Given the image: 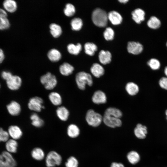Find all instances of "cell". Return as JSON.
I'll list each match as a JSON object with an SVG mask.
<instances>
[{"mask_svg": "<svg viewBox=\"0 0 167 167\" xmlns=\"http://www.w3.org/2000/svg\"><path fill=\"white\" fill-rule=\"evenodd\" d=\"M92 19L96 25L101 27H105L107 24L108 14L105 11L97 8L93 11Z\"/></svg>", "mask_w": 167, "mask_h": 167, "instance_id": "obj_1", "label": "cell"}, {"mask_svg": "<svg viewBox=\"0 0 167 167\" xmlns=\"http://www.w3.org/2000/svg\"><path fill=\"white\" fill-rule=\"evenodd\" d=\"M75 81L78 88L81 90L85 89L86 85L91 86L93 83L91 75L84 71L79 72L76 74Z\"/></svg>", "mask_w": 167, "mask_h": 167, "instance_id": "obj_2", "label": "cell"}, {"mask_svg": "<svg viewBox=\"0 0 167 167\" xmlns=\"http://www.w3.org/2000/svg\"><path fill=\"white\" fill-rule=\"evenodd\" d=\"M45 164L47 167H55L60 165L62 158L61 155L55 151H49L46 155Z\"/></svg>", "mask_w": 167, "mask_h": 167, "instance_id": "obj_3", "label": "cell"}, {"mask_svg": "<svg viewBox=\"0 0 167 167\" xmlns=\"http://www.w3.org/2000/svg\"><path fill=\"white\" fill-rule=\"evenodd\" d=\"M103 118L100 114L95 112L92 109H90L87 112L85 118L89 125L96 127L101 124L103 121Z\"/></svg>", "mask_w": 167, "mask_h": 167, "instance_id": "obj_4", "label": "cell"}, {"mask_svg": "<svg viewBox=\"0 0 167 167\" xmlns=\"http://www.w3.org/2000/svg\"><path fill=\"white\" fill-rule=\"evenodd\" d=\"M40 81L47 90H50L54 88L57 84L56 76L49 72L42 76L40 78Z\"/></svg>", "mask_w": 167, "mask_h": 167, "instance_id": "obj_5", "label": "cell"}, {"mask_svg": "<svg viewBox=\"0 0 167 167\" xmlns=\"http://www.w3.org/2000/svg\"><path fill=\"white\" fill-rule=\"evenodd\" d=\"M17 162L11 154L4 151L0 154V167H16Z\"/></svg>", "mask_w": 167, "mask_h": 167, "instance_id": "obj_6", "label": "cell"}, {"mask_svg": "<svg viewBox=\"0 0 167 167\" xmlns=\"http://www.w3.org/2000/svg\"><path fill=\"white\" fill-rule=\"evenodd\" d=\"M43 101L42 98L38 96H35L30 99L28 104L29 109L35 111L40 112L44 108L43 105Z\"/></svg>", "mask_w": 167, "mask_h": 167, "instance_id": "obj_7", "label": "cell"}, {"mask_svg": "<svg viewBox=\"0 0 167 167\" xmlns=\"http://www.w3.org/2000/svg\"><path fill=\"white\" fill-rule=\"evenodd\" d=\"M103 121L106 125L112 128L120 127L122 124L120 118L105 114L103 118Z\"/></svg>", "mask_w": 167, "mask_h": 167, "instance_id": "obj_8", "label": "cell"}, {"mask_svg": "<svg viewBox=\"0 0 167 167\" xmlns=\"http://www.w3.org/2000/svg\"><path fill=\"white\" fill-rule=\"evenodd\" d=\"M22 82V79L20 77L17 75H13L9 79L6 81V84L10 89L16 90L20 87Z\"/></svg>", "mask_w": 167, "mask_h": 167, "instance_id": "obj_9", "label": "cell"}, {"mask_svg": "<svg viewBox=\"0 0 167 167\" xmlns=\"http://www.w3.org/2000/svg\"><path fill=\"white\" fill-rule=\"evenodd\" d=\"M127 49L129 53L137 55L142 52L143 50V46L139 42L130 41L128 43Z\"/></svg>", "mask_w": 167, "mask_h": 167, "instance_id": "obj_10", "label": "cell"}, {"mask_svg": "<svg viewBox=\"0 0 167 167\" xmlns=\"http://www.w3.org/2000/svg\"><path fill=\"white\" fill-rule=\"evenodd\" d=\"M8 132L9 136L12 139L17 140L20 139L23 134L21 128L16 125H12L10 126L8 129Z\"/></svg>", "mask_w": 167, "mask_h": 167, "instance_id": "obj_11", "label": "cell"}, {"mask_svg": "<svg viewBox=\"0 0 167 167\" xmlns=\"http://www.w3.org/2000/svg\"><path fill=\"white\" fill-rule=\"evenodd\" d=\"M92 100L96 104H104L107 101V97L104 92L97 90L94 93L92 97Z\"/></svg>", "mask_w": 167, "mask_h": 167, "instance_id": "obj_12", "label": "cell"}, {"mask_svg": "<svg viewBox=\"0 0 167 167\" xmlns=\"http://www.w3.org/2000/svg\"><path fill=\"white\" fill-rule=\"evenodd\" d=\"M134 133L135 136L140 139H145L148 133L147 128L145 126L140 123L138 124L134 129Z\"/></svg>", "mask_w": 167, "mask_h": 167, "instance_id": "obj_13", "label": "cell"}, {"mask_svg": "<svg viewBox=\"0 0 167 167\" xmlns=\"http://www.w3.org/2000/svg\"><path fill=\"white\" fill-rule=\"evenodd\" d=\"M31 155L33 159L38 161L43 160L46 156L44 150L39 147L33 148L31 151Z\"/></svg>", "mask_w": 167, "mask_h": 167, "instance_id": "obj_14", "label": "cell"}, {"mask_svg": "<svg viewBox=\"0 0 167 167\" xmlns=\"http://www.w3.org/2000/svg\"><path fill=\"white\" fill-rule=\"evenodd\" d=\"M132 19L137 24H139L145 19V12L140 8L135 9L131 13Z\"/></svg>", "mask_w": 167, "mask_h": 167, "instance_id": "obj_15", "label": "cell"}, {"mask_svg": "<svg viewBox=\"0 0 167 167\" xmlns=\"http://www.w3.org/2000/svg\"><path fill=\"white\" fill-rule=\"evenodd\" d=\"M9 113L13 116L18 115L21 112V108L19 103L15 101H12L7 106Z\"/></svg>", "mask_w": 167, "mask_h": 167, "instance_id": "obj_16", "label": "cell"}, {"mask_svg": "<svg viewBox=\"0 0 167 167\" xmlns=\"http://www.w3.org/2000/svg\"><path fill=\"white\" fill-rule=\"evenodd\" d=\"M66 133L69 137L74 139L79 136L80 133V130L79 127L76 125L71 124L68 126Z\"/></svg>", "mask_w": 167, "mask_h": 167, "instance_id": "obj_17", "label": "cell"}, {"mask_svg": "<svg viewBox=\"0 0 167 167\" xmlns=\"http://www.w3.org/2000/svg\"><path fill=\"white\" fill-rule=\"evenodd\" d=\"M108 19L112 24L116 25L120 24L122 21V17L121 15L115 11H112L108 14Z\"/></svg>", "mask_w": 167, "mask_h": 167, "instance_id": "obj_18", "label": "cell"}, {"mask_svg": "<svg viewBox=\"0 0 167 167\" xmlns=\"http://www.w3.org/2000/svg\"><path fill=\"white\" fill-rule=\"evenodd\" d=\"M90 71L92 74L96 77L98 78L104 74L105 70L103 67L97 63H95L92 66Z\"/></svg>", "mask_w": 167, "mask_h": 167, "instance_id": "obj_19", "label": "cell"}, {"mask_svg": "<svg viewBox=\"0 0 167 167\" xmlns=\"http://www.w3.org/2000/svg\"><path fill=\"white\" fill-rule=\"evenodd\" d=\"M56 113L57 116L61 121H66L68 119L69 113L65 107L61 106L58 107L56 110Z\"/></svg>", "mask_w": 167, "mask_h": 167, "instance_id": "obj_20", "label": "cell"}, {"mask_svg": "<svg viewBox=\"0 0 167 167\" xmlns=\"http://www.w3.org/2000/svg\"><path fill=\"white\" fill-rule=\"evenodd\" d=\"M99 59L102 64L105 65L109 63L111 61V55L108 51L101 50L99 54Z\"/></svg>", "mask_w": 167, "mask_h": 167, "instance_id": "obj_21", "label": "cell"}, {"mask_svg": "<svg viewBox=\"0 0 167 167\" xmlns=\"http://www.w3.org/2000/svg\"><path fill=\"white\" fill-rule=\"evenodd\" d=\"M73 66L70 64L65 62L59 66V70L60 73L64 76H68L71 74L74 70Z\"/></svg>", "mask_w": 167, "mask_h": 167, "instance_id": "obj_22", "label": "cell"}, {"mask_svg": "<svg viewBox=\"0 0 167 167\" xmlns=\"http://www.w3.org/2000/svg\"><path fill=\"white\" fill-rule=\"evenodd\" d=\"M5 147L7 151L10 153H15L17 151L18 143L16 140L11 139L6 142Z\"/></svg>", "mask_w": 167, "mask_h": 167, "instance_id": "obj_23", "label": "cell"}, {"mask_svg": "<svg viewBox=\"0 0 167 167\" xmlns=\"http://www.w3.org/2000/svg\"><path fill=\"white\" fill-rule=\"evenodd\" d=\"M3 5L4 9L10 13L15 12L17 8L16 2L13 0H6L3 3Z\"/></svg>", "mask_w": 167, "mask_h": 167, "instance_id": "obj_24", "label": "cell"}, {"mask_svg": "<svg viewBox=\"0 0 167 167\" xmlns=\"http://www.w3.org/2000/svg\"><path fill=\"white\" fill-rule=\"evenodd\" d=\"M127 158L130 163L135 165L140 160V157L139 153L135 151L129 152L126 156Z\"/></svg>", "mask_w": 167, "mask_h": 167, "instance_id": "obj_25", "label": "cell"}, {"mask_svg": "<svg viewBox=\"0 0 167 167\" xmlns=\"http://www.w3.org/2000/svg\"><path fill=\"white\" fill-rule=\"evenodd\" d=\"M125 89L127 93L132 96L137 94L139 90L138 85L132 82L128 83L126 85Z\"/></svg>", "mask_w": 167, "mask_h": 167, "instance_id": "obj_26", "label": "cell"}, {"mask_svg": "<svg viewBox=\"0 0 167 167\" xmlns=\"http://www.w3.org/2000/svg\"><path fill=\"white\" fill-rule=\"evenodd\" d=\"M47 56L49 60L53 62L59 61L61 58V54L57 49H53L48 52Z\"/></svg>", "mask_w": 167, "mask_h": 167, "instance_id": "obj_27", "label": "cell"}, {"mask_svg": "<svg viewBox=\"0 0 167 167\" xmlns=\"http://www.w3.org/2000/svg\"><path fill=\"white\" fill-rule=\"evenodd\" d=\"M30 118L32 121V124L34 127L40 128L43 126L44 121L40 118L36 113H34L32 114L30 117Z\"/></svg>", "mask_w": 167, "mask_h": 167, "instance_id": "obj_28", "label": "cell"}, {"mask_svg": "<svg viewBox=\"0 0 167 167\" xmlns=\"http://www.w3.org/2000/svg\"><path fill=\"white\" fill-rule=\"evenodd\" d=\"M49 98L52 103L55 105H59L62 102L61 95L56 92H51L49 95Z\"/></svg>", "mask_w": 167, "mask_h": 167, "instance_id": "obj_29", "label": "cell"}, {"mask_svg": "<svg viewBox=\"0 0 167 167\" xmlns=\"http://www.w3.org/2000/svg\"><path fill=\"white\" fill-rule=\"evenodd\" d=\"M50 32L54 38L59 37L62 33V29L61 26L55 23H52L49 26Z\"/></svg>", "mask_w": 167, "mask_h": 167, "instance_id": "obj_30", "label": "cell"}, {"mask_svg": "<svg viewBox=\"0 0 167 167\" xmlns=\"http://www.w3.org/2000/svg\"><path fill=\"white\" fill-rule=\"evenodd\" d=\"M105 115L112 116L120 118L122 116V113L119 109L114 107H109L107 109Z\"/></svg>", "mask_w": 167, "mask_h": 167, "instance_id": "obj_31", "label": "cell"}, {"mask_svg": "<svg viewBox=\"0 0 167 167\" xmlns=\"http://www.w3.org/2000/svg\"><path fill=\"white\" fill-rule=\"evenodd\" d=\"M148 26L153 29H156L161 26L160 20L156 17L152 16L148 20L147 23Z\"/></svg>", "mask_w": 167, "mask_h": 167, "instance_id": "obj_32", "label": "cell"}, {"mask_svg": "<svg viewBox=\"0 0 167 167\" xmlns=\"http://www.w3.org/2000/svg\"><path fill=\"white\" fill-rule=\"evenodd\" d=\"M82 49V45L80 43H77L76 45L73 44H70L67 46V49L69 53L73 55H77L80 52Z\"/></svg>", "mask_w": 167, "mask_h": 167, "instance_id": "obj_33", "label": "cell"}, {"mask_svg": "<svg viewBox=\"0 0 167 167\" xmlns=\"http://www.w3.org/2000/svg\"><path fill=\"white\" fill-rule=\"evenodd\" d=\"M84 48L85 53L90 56L94 55L97 49L95 44L91 42L86 43L84 45Z\"/></svg>", "mask_w": 167, "mask_h": 167, "instance_id": "obj_34", "label": "cell"}, {"mask_svg": "<svg viewBox=\"0 0 167 167\" xmlns=\"http://www.w3.org/2000/svg\"><path fill=\"white\" fill-rule=\"evenodd\" d=\"M72 29L75 31L80 30L83 26L82 19L79 18H75L72 19L71 22Z\"/></svg>", "mask_w": 167, "mask_h": 167, "instance_id": "obj_35", "label": "cell"}, {"mask_svg": "<svg viewBox=\"0 0 167 167\" xmlns=\"http://www.w3.org/2000/svg\"><path fill=\"white\" fill-rule=\"evenodd\" d=\"M79 161L75 156H71L69 157L65 163V167H78Z\"/></svg>", "mask_w": 167, "mask_h": 167, "instance_id": "obj_36", "label": "cell"}, {"mask_svg": "<svg viewBox=\"0 0 167 167\" xmlns=\"http://www.w3.org/2000/svg\"><path fill=\"white\" fill-rule=\"evenodd\" d=\"M63 11L64 14L66 16L70 17L75 14V9L73 5L71 3H67Z\"/></svg>", "mask_w": 167, "mask_h": 167, "instance_id": "obj_37", "label": "cell"}, {"mask_svg": "<svg viewBox=\"0 0 167 167\" xmlns=\"http://www.w3.org/2000/svg\"><path fill=\"white\" fill-rule=\"evenodd\" d=\"M147 64L152 69L154 70L159 69L161 66L159 61L155 58H151L149 60Z\"/></svg>", "mask_w": 167, "mask_h": 167, "instance_id": "obj_38", "label": "cell"}, {"mask_svg": "<svg viewBox=\"0 0 167 167\" xmlns=\"http://www.w3.org/2000/svg\"><path fill=\"white\" fill-rule=\"evenodd\" d=\"M10 26V22L7 17H0V30L7 29Z\"/></svg>", "mask_w": 167, "mask_h": 167, "instance_id": "obj_39", "label": "cell"}, {"mask_svg": "<svg viewBox=\"0 0 167 167\" xmlns=\"http://www.w3.org/2000/svg\"><path fill=\"white\" fill-rule=\"evenodd\" d=\"M105 38L107 41L111 40L113 39L114 36V32L110 27L106 28L103 33Z\"/></svg>", "mask_w": 167, "mask_h": 167, "instance_id": "obj_40", "label": "cell"}, {"mask_svg": "<svg viewBox=\"0 0 167 167\" xmlns=\"http://www.w3.org/2000/svg\"><path fill=\"white\" fill-rule=\"evenodd\" d=\"M9 137L8 132L0 128V142H6L9 140Z\"/></svg>", "mask_w": 167, "mask_h": 167, "instance_id": "obj_41", "label": "cell"}, {"mask_svg": "<svg viewBox=\"0 0 167 167\" xmlns=\"http://www.w3.org/2000/svg\"><path fill=\"white\" fill-rule=\"evenodd\" d=\"M159 84L161 88L167 90V77L161 78L159 81Z\"/></svg>", "mask_w": 167, "mask_h": 167, "instance_id": "obj_42", "label": "cell"}, {"mask_svg": "<svg viewBox=\"0 0 167 167\" xmlns=\"http://www.w3.org/2000/svg\"><path fill=\"white\" fill-rule=\"evenodd\" d=\"M12 74L9 72L3 71L2 73L1 76L2 78L6 81L9 79L12 76Z\"/></svg>", "mask_w": 167, "mask_h": 167, "instance_id": "obj_43", "label": "cell"}, {"mask_svg": "<svg viewBox=\"0 0 167 167\" xmlns=\"http://www.w3.org/2000/svg\"><path fill=\"white\" fill-rule=\"evenodd\" d=\"M110 167H125L123 164L121 163L113 162L112 163Z\"/></svg>", "mask_w": 167, "mask_h": 167, "instance_id": "obj_44", "label": "cell"}, {"mask_svg": "<svg viewBox=\"0 0 167 167\" xmlns=\"http://www.w3.org/2000/svg\"><path fill=\"white\" fill-rule=\"evenodd\" d=\"M5 58V55L3 50L0 49V64L3 61Z\"/></svg>", "mask_w": 167, "mask_h": 167, "instance_id": "obj_45", "label": "cell"}, {"mask_svg": "<svg viewBox=\"0 0 167 167\" xmlns=\"http://www.w3.org/2000/svg\"><path fill=\"white\" fill-rule=\"evenodd\" d=\"M7 15L6 12L3 9L0 8V17H7Z\"/></svg>", "mask_w": 167, "mask_h": 167, "instance_id": "obj_46", "label": "cell"}, {"mask_svg": "<svg viewBox=\"0 0 167 167\" xmlns=\"http://www.w3.org/2000/svg\"><path fill=\"white\" fill-rule=\"evenodd\" d=\"M118 1L121 3H125L127 2L128 1V0H118Z\"/></svg>", "mask_w": 167, "mask_h": 167, "instance_id": "obj_47", "label": "cell"}, {"mask_svg": "<svg viewBox=\"0 0 167 167\" xmlns=\"http://www.w3.org/2000/svg\"><path fill=\"white\" fill-rule=\"evenodd\" d=\"M164 73L166 77H167V66H166L165 68Z\"/></svg>", "mask_w": 167, "mask_h": 167, "instance_id": "obj_48", "label": "cell"}, {"mask_svg": "<svg viewBox=\"0 0 167 167\" xmlns=\"http://www.w3.org/2000/svg\"><path fill=\"white\" fill-rule=\"evenodd\" d=\"M165 113L166 116V119L167 120V109L165 111Z\"/></svg>", "mask_w": 167, "mask_h": 167, "instance_id": "obj_49", "label": "cell"}, {"mask_svg": "<svg viewBox=\"0 0 167 167\" xmlns=\"http://www.w3.org/2000/svg\"><path fill=\"white\" fill-rule=\"evenodd\" d=\"M166 46H167V43H166Z\"/></svg>", "mask_w": 167, "mask_h": 167, "instance_id": "obj_50", "label": "cell"}, {"mask_svg": "<svg viewBox=\"0 0 167 167\" xmlns=\"http://www.w3.org/2000/svg\"></svg>", "mask_w": 167, "mask_h": 167, "instance_id": "obj_51", "label": "cell"}]
</instances>
